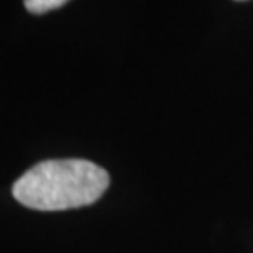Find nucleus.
Instances as JSON below:
<instances>
[{"label":"nucleus","instance_id":"3","mask_svg":"<svg viewBox=\"0 0 253 253\" xmlns=\"http://www.w3.org/2000/svg\"><path fill=\"white\" fill-rule=\"evenodd\" d=\"M240 2H242V0H240Z\"/></svg>","mask_w":253,"mask_h":253},{"label":"nucleus","instance_id":"1","mask_svg":"<svg viewBox=\"0 0 253 253\" xmlns=\"http://www.w3.org/2000/svg\"><path fill=\"white\" fill-rule=\"evenodd\" d=\"M107 188V171L94 162L47 160L36 163L13 184V197L32 210L58 212L92 205Z\"/></svg>","mask_w":253,"mask_h":253},{"label":"nucleus","instance_id":"2","mask_svg":"<svg viewBox=\"0 0 253 253\" xmlns=\"http://www.w3.org/2000/svg\"><path fill=\"white\" fill-rule=\"evenodd\" d=\"M70 0H25V8L34 13V15H42L47 11L62 8L64 4H68Z\"/></svg>","mask_w":253,"mask_h":253}]
</instances>
